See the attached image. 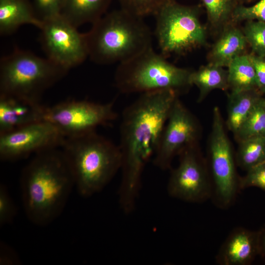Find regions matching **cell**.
<instances>
[{
  "mask_svg": "<svg viewBox=\"0 0 265 265\" xmlns=\"http://www.w3.org/2000/svg\"><path fill=\"white\" fill-rule=\"evenodd\" d=\"M236 160L238 166L247 171L265 161V137H255L238 142Z\"/></svg>",
  "mask_w": 265,
  "mask_h": 265,
  "instance_id": "22",
  "label": "cell"
},
{
  "mask_svg": "<svg viewBox=\"0 0 265 265\" xmlns=\"http://www.w3.org/2000/svg\"><path fill=\"white\" fill-rule=\"evenodd\" d=\"M117 118L113 102L101 104L74 100L46 106L44 115V120L54 125L66 137L96 131Z\"/></svg>",
  "mask_w": 265,
  "mask_h": 265,
  "instance_id": "9",
  "label": "cell"
},
{
  "mask_svg": "<svg viewBox=\"0 0 265 265\" xmlns=\"http://www.w3.org/2000/svg\"><path fill=\"white\" fill-rule=\"evenodd\" d=\"M249 20L265 22V0H260L251 6H246L242 3L238 4L233 14V23Z\"/></svg>",
  "mask_w": 265,
  "mask_h": 265,
  "instance_id": "27",
  "label": "cell"
},
{
  "mask_svg": "<svg viewBox=\"0 0 265 265\" xmlns=\"http://www.w3.org/2000/svg\"><path fill=\"white\" fill-rule=\"evenodd\" d=\"M85 35L88 57L99 64L120 63L152 47V33L143 18L121 8L105 14Z\"/></svg>",
  "mask_w": 265,
  "mask_h": 265,
  "instance_id": "4",
  "label": "cell"
},
{
  "mask_svg": "<svg viewBox=\"0 0 265 265\" xmlns=\"http://www.w3.org/2000/svg\"><path fill=\"white\" fill-rule=\"evenodd\" d=\"M42 24L30 0H0L1 35H9L26 24L40 28Z\"/></svg>",
  "mask_w": 265,
  "mask_h": 265,
  "instance_id": "16",
  "label": "cell"
},
{
  "mask_svg": "<svg viewBox=\"0 0 265 265\" xmlns=\"http://www.w3.org/2000/svg\"><path fill=\"white\" fill-rule=\"evenodd\" d=\"M259 253V231L238 227L228 235L215 259L220 265H248Z\"/></svg>",
  "mask_w": 265,
  "mask_h": 265,
  "instance_id": "15",
  "label": "cell"
},
{
  "mask_svg": "<svg viewBox=\"0 0 265 265\" xmlns=\"http://www.w3.org/2000/svg\"><path fill=\"white\" fill-rule=\"evenodd\" d=\"M208 55L209 63L225 67L237 57L245 53L247 45L242 30L232 23L223 29Z\"/></svg>",
  "mask_w": 265,
  "mask_h": 265,
  "instance_id": "17",
  "label": "cell"
},
{
  "mask_svg": "<svg viewBox=\"0 0 265 265\" xmlns=\"http://www.w3.org/2000/svg\"><path fill=\"white\" fill-rule=\"evenodd\" d=\"M189 81L191 86L195 85L199 90L198 103L202 102L213 90L229 89L227 70L209 63L192 71Z\"/></svg>",
  "mask_w": 265,
  "mask_h": 265,
  "instance_id": "20",
  "label": "cell"
},
{
  "mask_svg": "<svg viewBox=\"0 0 265 265\" xmlns=\"http://www.w3.org/2000/svg\"><path fill=\"white\" fill-rule=\"evenodd\" d=\"M252 53L265 56V22L256 20L246 21L242 30Z\"/></svg>",
  "mask_w": 265,
  "mask_h": 265,
  "instance_id": "25",
  "label": "cell"
},
{
  "mask_svg": "<svg viewBox=\"0 0 265 265\" xmlns=\"http://www.w3.org/2000/svg\"><path fill=\"white\" fill-rule=\"evenodd\" d=\"M209 153L212 178V195L220 208L230 206L239 190L235 162L230 140L219 108L212 111Z\"/></svg>",
  "mask_w": 265,
  "mask_h": 265,
  "instance_id": "8",
  "label": "cell"
},
{
  "mask_svg": "<svg viewBox=\"0 0 265 265\" xmlns=\"http://www.w3.org/2000/svg\"><path fill=\"white\" fill-rule=\"evenodd\" d=\"M40 42L47 57L67 70L88 57L85 33L60 14L42 20Z\"/></svg>",
  "mask_w": 265,
  "mask_h": 265,
  "instance_id": "10",
  "label": "cell"
},
{
  "mask_svg": "<svg viewBox=\"0 0 265 265\" xmlns=\"http://www.w3.org/2000/svg\"><path fill=\"white\" fill-rule=\"evenodd\" d=\"M254 65L258 91L265 94V56H259L252 53H249Z\"/></svg>",
  "mask_w": 265,
  "mask_h": 265,
  "instance_id": "31",
  "label": "cell"
},
{
  "mask_svg": "<svg viewBox=\"0 0 265 265\" xmlns=\"http://www.w3.org/2000/svg\"><path fill=\"white\" fill-rule=\"evenodd\" d=\"M227 71L230 92L258 90L255 70L249 54H243L233 59Z\"/></svg>",
  "mask_w": 265,
  "mask_h": 265,
  "instance_id": "21",
  "label": "cell"
},
{
  "mask_svg": "<svg viewBox=\"0 0 265 265\" xmlns=\"http://www.w3.org/2000/svg\"><path fill=\"white\" fill-rule=\"evenodd\" d=\"M15 209L6 189L0 187V225L3 226L11 221L15 214Z\"/></svg>",
  "mask_w": 265,
  "mask_h": 265,
  "instance_id": "30",
  "label": "cell"
},
{
  "mask_svg": "<svg viewBox=\"0 0 265 265\" xmlns=\"http://www.w3.org/2000/svg\"><path fill=\"white\" fill-rule=\"evenodd\" d=\"M60 148L83 197L102 191L121 169L119 145L96 131L67 137Z\"/></svg>",
  "mask_w": 265,
  "mask_h": 265,
  "instance_id": "3",
  "label": "cell"
},
{
  "mask_svg": "<svg viewBox=\"0 0 265 265\" xmlns=\"http://www.w3.org/2000/svg\"><path fill=\"white\" fill-rule=\"evenodd\" d=\"M121 8L138 17L155 16L164 6L173 0H118Z\"/></svg>",
  "mask_w": 265,
  "mask_h": 265,
  "instance_id": "26",
  "label": "cell"
},
{
  "mask_svg": "<svg viewBox=\"0 0 265 265\" xmlns=\"http://www.w3.org/2000/svg\"><path fill=\"white\" fill-rule=\"evenodd\" d=\"M69 70L50 59L15 48L0 61V94L40 101Z\"/></svg>",
  "mask_w": 265,
  "mask_h": 265,
  "instance_id": "6",
  "label": "cell"
},
{
  "mask_svg": "<svg viewBox=\"0 0 265 265\" xmlns=\"http://www.w3.org/2000/svg\"><path fill=\"white\" fill-rule=\"evenodd\" d=\"M191 71L174 65L151 47L119 63L114 84L124 94L171 90L180 95L191 86L189 81Z\"/></svg>",
  "mask_w": 265,
  "mask_h": 265,
  "instance_id": "5",
  "label": "cell"
},
{
  "mask_svg": "<svg viewBox=\"0 0 265 265\" xmlns=\"http://www.w3.org/2000/svg\"><path fill=\"white\" fill-rule=\"evenodd\" d=\"M45 108L40 101L0 94V133L44 120Z\"/></svg>",
  "mask_w": 265,
  "mask_h": 265,
  "instance_id": "14",
  "label": "cell"
},
{
  "mask_svg": "<svg viewBox=\"0 0 265 265\" xmlns=\"http://www.w3.org/2000/svg\"><path fill=\"white\" fill-rule=\"evenodd\" d=\"M259 255L265 259V225L259 231Z\"/></svg>",
  "mask_w": 265,
  "mask_h": 265,
  "instance_id": "32",
  "label": "cell"
},
{
  "mask_svg": "<svg viewBox=\"0 0 265 265\" xmlns=\"http://www.w3.org/2000/svg\"><path fill=\"white\" fill-rule=\"evenodd\" d=\"M262 95L258 90L230 92L229 94L226 125L234 135Z\"/></svg>",
  "mask_w": 265,
  "mask_h": 265,
  "instance_id": "19",
  "label": "cell"
},
{
  "mask_svg": "<svg viewBox=\"0 0 265 265\" xmlns=\"http://www.w3.org/2000/svg\"><path fill=\"white\" fill-rule=\"evenodd\" d=\"M198 5H186L173 0L155 16V34L160 53L166 58L184 55L204 46L206 30L200 20Z\"/></svg>",
  "mask_w": 265,
  "mask_h": 265,
  "instance_id": "7",
  "label": "cell"
},
{
  "mask_svg": "<svg viewBox=\"0 0 265 265\" xmlns=\"http://www.w3.org/2000/svg\"><path fill=\"white\" fill-rule=\"evenodd\" d=\"M66 136L46 120L0 133V158L14 160L49 149L60 148Z\"/></svg>",
  "mask_w": 265,
  "mask_h": 265,
  "instance_id": "13",
  "label": "cell"
},
{
  "mask_svg": "<svg viewBox=\"0 0 265 265\" xmlns=\"http://www.w3.org/2000/svg\"><path fill=\"white\" fill-rule=\"evenodd\" d=\"M62 0H34L37 15L42 20L60 14Z\"/></svg>",
  "mask_w": 265,
  "mask_h": 265,
  "instance_id": "29",
  "label": "cell"
},
{
  "mask_svg": "<svg viewBox=\"0 0 265 265\" xmlns=\"http://www.w3.org/2000/svg\"><path fill=\"white\" fill-rule=\"evenodd\" d=\"M204 6L208 21L214 28L223 29L233 23L232 16L238 0H200Z\"/></svg>",
  "mask_w": 265,
  "mask_h": 265,
  "instance_id": "23",
  "label": "cell"
},
{
  "mask_svg": "<svg viewBox=\"0 0 265 265\" xmlns=\"http://www.w3.org/2000/svg\"><path fill=\"white\" fill-rule=\"evenodd\" d=\"M197 144L179 154V164L171 171L167 185L171 197L186 202H202L212 195V181Z\"/></svg>",
  "mask_w": 265,
  "mask_h": 265,
  "instance_id": "11",
  "label": "cell"
},
{
  "mask_svg": "<svg viewBox=\"0 0 265 265\" xmlns=\"http://www.w3.org/2000/svg\"><path fill=\"white\" fill-rule=\"evenodd\" d=\"M112 0H62L60 15L76 27L93 24L106 13Z\"/></svg>",
  "mask_w": 265,
  "mask_h": 265,
  "instance_id": "18",
  "label": "cell"
},
{
  "mask_svg": "<svg viewBox=\"0 0 265 265\" xmlns=\"http://www.w3.org/2000/svg\"><path fill=\"white\" fill-rule=\"evenodd\" d=\"M179 94L171 90L142 93L123 110L120 124V208L129 214L136 207L144 170L153 159L169 112Z\"/></svg>",
  "mask_w": 265,
  "mask_h": 265,
  "instance_id": "1",
  "label": "cell"
},
{
  "mask_svg": "<svg viewBox=\"0 0 265 265\" xmlns=\"http://www.w3.org/2000/svg\"><path fill=\"white\" fill-rule=\"evenodd\" d=\"M239 142L255 137H265V98L263 96L234 135Z\"/></svg>",
  "mask_w": 265,
  "mask_h": 265,
  "instance_id": "24",
  "label": "cell"
},
{
  "mask_svg": "<svg viewBox=\"0 0 265 265\" xmlns=\"http://www.w3.org/2000/svg\"><path fill=\"white\" fill-rule=\"evenodd\" d=\"M74 186L60 148L35 154L21 176L22 201L28 219L39 226L52 222L62 212Z\"/></svg>",
  "mask_w": 265,
  "mask_h": 265,
  "instance_id": "2",
  "label": "cell"
},
{
  "mask_svg": "<svg viewBox=\"0 0 265 265\" xmlns=\"http://www.w3.org/2000/svg\"><path fill=\"white\" fill-rule=\"evenodd\" d=\"M200 132L198 121L178 97L162 131L153 164L162 170L170 169L175 156L186 147L197 144Z\"/></svg>",
  "mask_w": 265,
  "mask_h": 265,
  "instance_id": "12",
  "label": "cell"
},
{
  "mask_svg": "<svg viewBox=\"0 0 265 265\" xmlns=\"http://www.w3.org/2000/svg\"><path fill=\"white\" fill-rule=\"evenodd\" d=\"M251 0H238L240 3L243 4L244 2H247L251 1Z\"/></svg>",
  "mask_w": 265,
  "mask_h": 265,
  "instance_id": "33",
  "label": "cell"
},
{
  "mask_svg": "<svg viewBox=\"0 0 265 265\" xmlns=\"http://www.w3.org/2000/svg\"><path fill=\"white\" fill-rule=\"evenodd\" d=\"M246 171V174L239 179V190L254 186L265 191V161Z\"/></svg>",
  "mask_w": 265,
  "mask_h": 265,
  "instance_id": "28",
  "label": "cell"
}]
</instances>
